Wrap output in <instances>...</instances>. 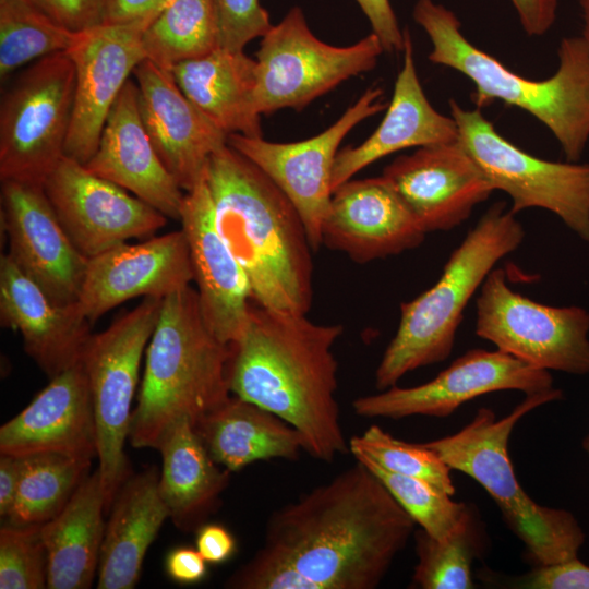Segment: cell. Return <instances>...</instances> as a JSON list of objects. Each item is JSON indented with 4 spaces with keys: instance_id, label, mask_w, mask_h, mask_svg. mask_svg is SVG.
Here are the masks:
<instances>
[{
    "instance_id": "b9f144b4",
    "label": "cell",
    "mask_w": 589,
    "mask_h": 589,
    "mask_svg": "<svg viewBox=\"0 0 589 589\" xmlns=\"http://www.w3.org/2000/svg\"><path fill=\"white\" fill-rule=\"evenodd\" d=\"M368 17L372 33L380 39L384 52H400L405 47V31L398 24L389 0H356Z\"/></svg>"
},
{
    "instance_id": "9c48e42d",
    "label": "cell",
    "mask_w": 589,
    "mask_h": 589,
    "mask_svg": "<svg viewBox=\"0 0 589 589\" xmlns=\"http://www.w3.org/2000/svg\"><path fill=\"white\" fill-rule=\"evenodd\" d=\"M459 141L494 190L506 193L514 214L542 208L589 243V163L533 156L501 135L481 108L449 99Z\"/></svg>"
},
{
    "instance_id": "f6af8a7d",
    "label": "cell",
    "mask_w": 589,
    "mask_h": 589,
    "mask_svg": "<svg viewBox=\"0 0 589 589\" xmlns=\"http://www.w3.org/2000/svg\"><path fill=\"white\" fill-rule=\"evenodd\" d=\"M207 562L201 553L190 546L171 550L165 560L168 576L176 582L192 585L201 581L207 574Z\"/></svg>"
},
{
    "instance_id": "4316f807",
    "label": "cell",
    "mask_w": 589,
    "mask_h": 589,
    "mask_svg": "<svg viewBox=\"0 0 589 589\" xmlns=\"http://www.w3.org/2000/svg\"><path fill=\"white\" fill-rule=\"evenodd\" d=\"M153 467L130 476L109 509L100 550L97 588L131 589L140 579L144 557L169 517Z\"/></svg>"
},
{
    "instance_id": "8fae6325",
    "label": "cell",
    "mask_w": 589,
    "mask_h": 589,
    "mask_svg": "<svg viewBox=\"0 0 589 589\" xmlns=\"http://www.w3.org/2000/svg\"><path fill=\"white\" fill-rule=\"evenodd\" d=\"M383 52L373 33L346 47L322 41L303 11L293 7L262 37L256 51V109L261 115L301 110L349 77L374 69Z\"/></svg>"
},
{
    "instance_id": "4dcf8cb0",
    "label": "cell",
    "mask_w": 589,
    "mask_h": 589,
    "mask_svg": "<svg viewBox=\"0 0 589 589\" xmlns=\"http://www.w3.org/2000/svg\"><path fill=\"white\" fill-rule=\"evenodd\" d=\"M157 449L158 491L169 517L181 530H196L215 510L231 472L214 461L188 419L171 425Z\"/></svg>"
},
{
    "instance_id": "836d02e7",
    "label": "cell",
    "mask_w": 589,
    "mask_h": 589,
    "mask_svg": "<svg viewBox=\"0 0 589 589\" xmlns=\"http://www.w3.org/2000/svg\"><path fill=\"white\" fill-rule=\"evenodd\" d=\"M418 562L412 585L421 589H471V565L483 550V531L473 507L444 540L414 530Z\"/></svg>"
},
{
    "instance_id": "2e32d148",
    "label": "cell",
    "mask_w": 589,
    "mask_h": 589,
    "mask_svg": "<svg viewBox=\"0 0 589 589\" xmlns=\"http://www.w3.org/2000/svg\"><path fill=\"white\" fill-rule=\"evenodd\" d=\"M151 22L103 23L79 33L68 53L74 65V105L64 155L85 165L129 75L145 60L142 37Z\"/></svg>"
},
{
    "instance_id": "83f0119b",
    "label": "cell",
    "mask_w": 589,
    "mask_h": 589,
    "mask_svg": "<svg viewBox=\"0 0 589 589\" xmlns=\"http://www.w3.org/2000/svg\"><path fill=\"white\" fill-rule=\"evenodd\" d=\"M170 71L182 93L219 130L227 135L262 136V115L255 104V59L217 47Z\"/></svg>"
},
{
    "instance_id": "d6986e66",
    "label": "cell",
    "mask_w": 589,
    "mask_h": 589,
    "mask_svg": "<svg viewBox=\"0 0 589 589\" xmlns=\"http://www.w3.org/2000/svg\"><path fill=\"white\" fill-rule=\"evenodd\" d=\"M192 280L190 250L180 229L135 244L124 242L88 259L76 304L93 324L124 301L164 299Z\"/></svg>"
},
{
    "instance_id": "484cf974",
    "label": "cell",
    "mask_w": 589,
    "mask_h": 589,
    "mask_svg": "<svg viewBox=\"0 0 589 589\" xmlns=\"http://www.w3.org/2000/svg\"><path fill=\"white\" fill-rule=\"evenodd\" d=\"M402 52V67L380 125L360 145L338 151L332 173L333 192L363 168L390 154L459 139L458 128L452 116L438 112L424 94L416 69L412 40L407 29Z\"/></svg>"
},
{
    "instance_id": "681fc988",
    "label": "cell",
    "mask_w": 589,
    "mask_h": 589,
    "mask_svg": "<svg viewBox=\"0 0 589 589\" xmlns=\"http://www.w3.org/2000/svg\"><path fill=\"white\" fill-rule=\"evenodd\" d=\"M582 449L587 453L589 457V433L584 437L581 442Z\"/></svg>"
},
{
    "instance_id": "4fadbf2b",
    "label": "cell",
    "mask_w": 589,
    "mask_h": 589,
    "mask_svg": "<svg viewBox=\"0 0 589 589\" xmlns=\"http://www.w3.org/2000/svg\"><path fill=\"white\" fill-rule=\"evenodd\" d=\"M381 87L368 88L339 119L310 139L275 143L238 133L228 145L260 168L288 197L305 227L313 252L322 243V227L332 199V173L338 147L361 121L387 108Z\"/></svg>"
},
{
    "instance_id": "6da1fadb",
    "label": "cell",
    "mask_w": 589,
    "mask_h": 589,
    "mask_svg": "<svg viewBox=\"0 0 589 589\" xmlns=\"http://www.w3.org/2000/svg\"><path fill=\"white\" fill-rule=\"evenodd\" d=\"M416 522L361 461L275 510L261 552L317 589H374Z\"/></svg>"
},
{
    "instance_id": "8d00e7d4",
    "label": "cell",
    "mask_w": 589,
    "mask_h": 589,
    "mask_svg": "<svg viewBox=\"0 0 589 589\" xmlns=\"http://www.w3.org/2000/svg\"><path fill=\"white\" fill-rule=\"evenodd\" d=\"M349 450L353 457L365 456L390 472L428 481L452 496L456 492L452 469L434 450L398 440L376 424L353 435Z\"/></svg>"
},
{
    "instance_id": "5bb4252c",
    "label": "cell",
    "mask_w": 589,
    "mask_h": 589,
    "mask_svg": "<svg viewBox=\"0 0 589 589\" xmlns=\"http://www.w3.org/2000/svg\"><path fill=\"white\" fill-rule=\"evenodd\" d=\"M553 388L546 370L533 368L501 350L471 349L433 380L413 387L394 385L352 401L363 418L399 420L412 416L446 418L476 397L519 390L526 395Z\"/></svg>"
},
{
    "instance_id": "d590c367",
    "label": "cell",
    "mask_w": 589,
    "mask_h": 589,
    "mask_svg": "<svg viewBox=\"0 0 589 589\" xmlns=\"http://www.w3.org/2000/svg\"><path fill=\"white\" fill-rule=\"evenodd\" d=\"M354 458L364 464L413 521L435 539L449 537L471 508L453 501L452 495L428 481L390 472L365 456Z\"/></svg>"
},
{
    "instance_id": "7bdbcfd3",
    "label": "cell",
    "mask_w": 589,
    "mask_h": 589,
    "mask_svg": "<svg viewBox=\"0 0 589 589\" xmlns=\"http://www.w3.org/2000/svg\"><path fill=\"white\" fill-rule=\"evenodd\" d=\"M172 0H103L104 23L152 22Z\"/></svg>"
},
{
    "instance_id": "e575fe53",
    "label": "cell",
    "mask_w": 589,
    "mask_h": 589,
    "mask_svg": "<svg viewBox=\"0 0 589 589\" xmlns=\"http://www.w3.org/2000/svg\"><path fill=\"white\" fill-rule=\"evenodd\" d=\"M79 33L59 25L32 0H0V77L47 56L68 51Z\"/></svg>"
},
{
    "instance_id": "7a4b0ae2",
    "label": "cell",
    "mask_w": 589,
    "mask_h": 589,
    "mask_svg": "<svg viewBox=\"0 0 589 589\" xmlns=\"http://www.w3.org/2000/svg\"><path fill=\"white\" fill-rule=\"evenodd\" d=\"M339 324H317L306 314L267 309L252 301L239 338L230 345L228 385L293 426L303 450L332 462L350 453L336 399L338 362L333 347Z\"/></svg>"
},
{
    "instance_id": "ee69618b",
    "label": "cell",
    "mask_w": 589,
    "mask_h": 589,
    "mask_svg": "<svg viewBox=\"0 0 589 589\" xmlns=\"http://www.w3.org/2000/svg\"><path fill=\"white\" fill-rule=\"evenodd\" d=\"M524 32L529 36L546 34L555 23L558 0H510Z\"/></svg>"
},
{
    "instance_id": "d4e9b609",
    "label": "cell",
    "mask_w": 589,
    "mask_h": 589,
    "mask_svg": "<svg viewBox=\"0 0 589 589\" xmlns=\"http://www.w3.org/2000/svg\"><path fill=\"white\" fill-rule=\"evenodd\" d=\"M167 218L180 219L183 190L160 160L144 127L139 88L129 80L115 101L95 154L84 165Z\"/></svg>"
},
{
    "instance_id": "7402d4cb",
    "label": "cell",
    "mask_w": 589,
    "mask_h": 589,
    "mask_svg": "<svg viewBox=\"0 0 589 589\" xmlns=\"http://www.w3.org/2000/svg\"><path fill=\"white\" fill-rule=\"evenodd\" d=\"M179 221L187 237L204 321L220 341L231 345L245 325L252 290L247 273L216 227L203 179L184 193Z\"/></svg>"
},
{
    "instance_id": "277c9868",
    "label": "cell",
    "mask_w": 589,
    "mask_h": 589,
    "mask_svg": "<svg viewBox=\"0 0 589 589\" xmlns=\"http://www.w3.org/2000/svg\"><path fill=\"white\" fill-rule=\"evenodd\" d=\"M414 22L428 35V59L467 76L478 108L502 101L527 111L556 139L568 161H579L589 142V51L581 36L564 37L558 67L545 80H530L469 41L454 11L417 0Z\"/></svg>"
},
{
    "instance_id": "f35d334b",
    "label": "cell",
    "mask_w": 589,
    "mask_h": 589,
    "mask_svg": "<svg viewBox=\"0 0 589 589\" xmlns=\"http://www.w3.org/2000/svg\"><path fill=\"white\" fill-rule=\"evenodd\" d=\"M217 47L243 51L251 40L263 37L273 26L260 0H212Z\"/></svg>"
},
{
    "instance_id": "8992f818",
    "label": "cell",
    "mask_w": 589,
    "mask_h": 589,
    "mask_svg": "<svg viewBox=\"0 0 589 589\" xmlns=\"http://www.w3.org/2000/svg\"><path fill=\"white\" fill-rule=\"evenodd\" d=\"M525 229L506 203H494L452 252L437 281L400 304V320L375 371L378 390L408 372L446 360L472 296L496 263L522 243Z\"/></svg>"
},
{
    "instance_id": "e0dca14e",
    "label": "cell",
    "mask_w": 589,
    "mask_h": 589,
    "mask_svg": "<svg viewBox=\"0 0 589 589\" xmlns=\"http://www.w3.org/2000/svg\"><path fill=\"white\" fill-rule=\"evenodd\" d=\"M7 253L58 304L77 301L87 260L65 233L43 184L1 181Z\"/></svg>"
},
{
    "instance_id": "1f68e13d",
    "label": "cell",
    "mask_w": 589,
    "mask_h": 589,
    "mask_svg": "<svg viewBox=\"0 0 589 589\" xmlns=\"http://www.w3.org/2000/svg\"><path fill=\"white\" fill-rule=\"evenodd\" d=\"M91 462L57 453L23 457L15 501L8 516L10 524L43 525L53 518L88 474Z\"/></svg>"
},
{
    "instance_id": "3957f363",
    "label": "cell",
    "mask_w": 589,
    "mask_h": 589,
    "mask_svg": "<svg viewBox=\"0 0 589 589\" xmlns=\"http://www.w3.org/2000/svg\"><path fill=\"white\" fill-rule=\"evenodd\" d=\"M203 180L215 224L261 306L306 314L313 301L312 248L281 190L228 143L208 159Z\"/></svg>"
},
{
    "instance_id": "ba28073f",
    "label": "cell",
    "mask_w": 589,
    "mask_h": 589,
    "mask_svg": "<svg viewBox=\"0 0 589 589\" xmlns=\"http://www.w3.org/2000/svg\"><path fill=\"white\" fill-rule=\"evenodd\" d=\"M163 299L145 297L105 330L92 334L82 363L89 386L97 430L98 472L106 513L130 477L124 445L142 357L158 321Z\"/></svg>"
},
{
    "instance_id": "52a82bcc",
    "label": "cell",
    "mask_w": 589,
    "mask_h": 589,
    "mask_svg": "<svg viewBox=\"0 0 589 589\" xmlns=\"http://www.w3.org/2000/svg\"><path fill=\"white\" fill-rule=\"evenodd\" d=\"M562 398L563 392L554 387L526 395L501 419L482 407L458 432L423 443L452 470L469 476L490 494L534 566L578 557L586 539L570 512L540 505L525 492L508 455L509 436L517 422L536 408Z\"/></svg>"
},
{
    "instance_id": "60d3db41",
    "label": "cell",
    "mask_w": 589,
    "mask_h": 589,
    "mask_svg": "<svg viewBox=\"0 0 589 589\" xmlns=\"http://www.w3.org/2000/svg\"><path fill=\"white\" fill-rule=\"evenodd\" d=\"M59 25L81 33L104 23L103 0H32Z\"/></svg>"
},
{
    "instance_id": "f546056e",
    "label": "cell",
    "mask_w": 589,
    "mask_h": 589,
    "mask_svg": "<svg viewBox=\"0 0 589 589\" xmlns=\"http://www.w3.org/2000/svg\"><path fill=\"white\" fill-rule=\"evenodd\" d=\"M193 426L214 461L230 472L259 460H294L303 449L293 426L233 395Z\"/></svg>"
},
{
    "instance_id": "9a60e30c",
    "label": "cell",
    "mask_w": 589,
    "mask_h": 589,
    "mask_svg": "<svg viewBox=\"0 0 589 589\" xmlns=\"http://www.w3.org/2000/svg\"><path fill=\"white\" fill-rule=\"evenodd\" d=\"M43 185L65 233L86 259L130 239L151 238L167 223L163 213L65 155Z\"/></svg>"
},
{
    "instance_id": "7dc6e473",
    "label": "cell",
    "mask_w": 589,
    "mask_h": 589,
    "mask_svg": "<svg viewBox=\"0 0 589 589\" xmlns=\"http://www.w3.org/2000/svg\"><path fill=\"white\" fill-rule=\"evenodd\" d=\"M23 457L0 456V515L8 518L17 492Z\"/></svg>"
},
{
    "instance_id": "ffe728a7",
    "label": "cell",
    "mask_w": 589,
    "mask_h": 589,
    "mask_svg": "<svg viewBox=\"0 0 589 589\" xmlns=\"http://www.w3.org/2000/svg\"><path fill=\"white\" fill-rule=\"evenodd\" d=\"M426 232L384 177L337 187L322 227V243L365 264L419 247Z\"/></svg>"
},
{
    "instance_id": "5b68a950",
    "label": "cell",
    "mask_w": 589,
    "mask_h": 589,
    "mask_svg": "<svg viewBox=\"0 0 589 589\" xmlns=\"http://www.w3.org/2000/svg\"><path fill=\"white\" fill-rule=\"evenodd\" d=\"M230 345L206 325L191 286L163 299L145 352V370L132 411L129 441L156 448L166 431L188 419L193 425L230 396Z\"/></svg>"
},
{
    "instance_id": "bcb514c9",
    "label": "cell",
    "mask_w": 589,
    "mask_h": 589,
    "mask_svg": "<svg viewBox=\"0 0 589 589\" xmlns=\"http://www.w3.org/2000/svg\"><path fill=\"white\" fill-rule=\"evenodd\" d=\"M195 545L207 563L219 564L227 561L236 551V539L221 525L203 524L196 529Z\"/></svg>"
},
{
    "instance_id": "30bf717a",
    "label": "cell",
    "mask_w": 589,
    "mask_h": 589,
    "mask_svg": "<svg viewBox=\"0 0 589 589\" xmlns=\"http://www.w3.org/2000/svg\"><path fill=\"white\" fill-rule=\"evenodd\" d=\"M75 71L68 51L35 61L0 107V179L44 184L64 156Z\"/></svg>"
},
{
    "instance_id": "c3c4849f",
    "label": "cell",
    "mask_w": 589,
    "mask_h": 589,
    "mask_svg": "<svg viewBox=\"0 0 589 589\" xmlns=\"http://www.w3.org/2000/svg\"><path fill=\"white\" fill-rule=\"evenodd\" d=\"M582 19L581 37L589 51V0H578Z\"/></svg>"
},
{
    "instance_id": "d6a6232c",
    "label": "cell",
    "mask_w": 589,
    "mask_h": 589,
    "mask_svg": "<svg viewBox=\"0 0 589 589\" xmlns=\"http://www.w3.org/2000/svg\"><path fill=\"white\" fill-rule=\"evenodd\" d=\"M145 58L171 70L217 48L212 0H172L145 28Z\"/></svg>"
},
{
    "instance_id": "44dd1931",
    "label": "cell",
    "mask_w": 589,
    "mask_h": 589,
    "mask_svg": "<svg viewBox=\"0 0 589 589\" xmlns=\"http://www.w3.org/2000/svg\"><path fill=\"white\" fill-rule=\"evenodd\" d=\"M140 112L160 160L179 187L191 191L228 135L182 93L170 70L145 59L134 70Z\"/></svg>"
},
{
    "instance_id": "603a6c76",
    "label": "cell",
    "mask_w": 589,
    "mask_h": 589,
    "mask_svg": "<svg viewBox=\"0 0 589 589\" xmlns=\"http://www.w3.org/2000/svg\"><path fill=\"white\" fill-rule=\"evenodd\" d=\"M44 453L97 457L93 401L81 362L51 378L0 428V454L26 457Z\"/></svg>"
},
{
    "instance_id": "ac0fdd59",
    "label": "cell",
    "mask_w": 589,
    "mask_h": 589,
    "mask_svg": "<svg viewBox=\"0 0 589 589\" xmlns=\"http://www.w3.org/2000/svg\"><path fill=\"white\" fill-rule=\"evenodd\" d=\"M382 176L426 233L458 227L495 191L459 139L399 155Z\"/></svg>"
},
{
    "instance_id": "ab89813d",
    "label": "cell",
    "mask_w": 589,
    "mask_h": 589,
    "mask_svg": "<svg viewBox=\"0 0 589 589\" xmlns=\"http://www.w3.org/2000/svg\"><path fill=\"white\" fill-rule=\"evenodd\" d=\"M512 587L527 589H589V566L574 557L537 565L516 578Z\"/></svg>"
},
{
    "instance_id": "f1b7e54d",
    "label": "cell",
    "mask_w": 589,
    "mask_h": 589,
    "mask_svg": "<svg viewBox=\"0 0 589 589\" xmlns=\"http://www.w3.org/2000/svg\"><path fill=\"white\" fill-rule=\"evenodd\" d=\"M105 495L98 470L87 474L67 505L40 526L47 588L87 589L98 573L105 533Z\"/></svg>"
},
{
    "instance_id": "7c38bea8",
    "label": "cell",
    "mask_w": 589,
    "mask_h": 589,
    "mask_svg": "<svg viewBox=\"0 0 589 589\" xmlns=\"http://www.w3.org/2000/svg\"><path fill=\"white\" fill-rule=\"evenodd\" d=\"M476 335L541 370L589 373V312L546 305L513 290L494 268L476 301Z\"/></svg>"
},
{
    "instance_id": "74e56055",
    "label": "cell",
    "mask_w": 589,
    "mask_h": 589,
    "mask_svg": "<svg viewBox=\"0 0 589 589\" xmlns=\"http://www.w3.org/2000/svg\"><path fill=\"white\" fill-rule=\"evenodd\" d=\"M41 525H8L0 529V588L47 587V553Z\"/></svg>"
},
{
    "instance_id": "cb8c5ba5",
    "label": "cell",
    "mask_w": 589,
    "mask_h": 589,
    "mask_svg": "<svg viewBox=\"0 0 589 589\" xmlns=\"http://www.w3.org/2000/svg\"><path fill=\"white\" fill-rule=\"evenodd\" d=\"M0 323L20 333L25 352L49 380L80 362L92 335L76 302L52 301L7 253L0 256Z\"/></svg>"
}]
</instances>
